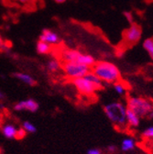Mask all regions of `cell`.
<instances>
[{
	"instance_id": "7c38bea8",
	"label": "cell",
	"mask_w": 153,
	"mask_h": 154,
	"mask_svg": "<svg viewBox=\"0 0 153 154\" xmlns=\"http://www.w3.org/2000/svg\"><path fill=\"white\" fill-rule=\"evenodd\" d=\"M36 51L41 55L49 54L51 51V45L47 42L38 41L36 43Z\"/></svg>"
},
{
	"instance_id": "3957f363",
	"label": "cell",
	"mask_w": 153,
	"mask_h": 154,
	"mask_svg": "<svg viewBox=\"0 0 153 154\" xmlns=\"http://www.w3.org/2000/svg\"><path fill=\"white\" fill-rule=\"evenodd\" d=\"M127 108L136 113L139 118H143L148 116L153 108V104L149 100L142 97H130L127 100Z\"/></svg>"
},
{
	"instance_id": "52a82bcc",
	"label": "cell",
	"mask_w": 153,
	"mask_h": 154,
	"mask_svg": "<svg viewBox=\"0 0 153 154\" xmlns=\"http://www.w3.org/2000/svg\"><path fill=\"white\" fill-rule=\"evenodd\" d=\"M40 108V105L36 100L33 98H28L22 101L17 102L14 106V110L15 111H29L31 113H36Z\"/></svg>"
},
{
	"instance_id": "ba28073f",
	"label": "cell",
	"mask_w": 153,
	"mask_h": 154,
	"mask_svg": "<svg viewBox=\"0 0 153 154\" xmlns=\"http://www.w3.org/2000/svg\"><path fill=\"white\" fill-rule=\"evenodd\" d=\"M39 41L47 42L50 45H57L61 42V38L56 32L49 29H43L41 35L39 36Z\"/></svg>"
},
{
	"instance_id": "6da1fadb",
	"label": "cell",
	"mask_w": 153,
	"mask_h": 154,
	"mask_svg": "<svg viewBox=\"0 0 153 154\" xmlns=\"http://www.w3.org/2000/svg\"><path fill=\"white\" fill-rule=\"evenodd\" d=\"M99 78L107 84L117 83L120 78V72L118 68L109 62H99L95 63L93 66V71Z\"/></svg>"
},
{
	"instance_id": "d4e9b609",
	"label": "cell",
	"mask_w": 153,
	"mask_h": 154,
	"mask_svg": "<svg viewBox=\"0 0 153 154\" xmlns=\"http://www.w3.org/2000/svg\"><path fill=\"white\" fill-rule=\"evenodd\" d=\"M11 1L18 3V4H29L32 1V0H11Z\"/></svg>"
},
{
	"instance_id": "484cf974",
	"label": "cell",
	"mask_w": 153,
	"mask_h": 154,
	"mask_svg": "<svg viewBox=\"0 0 153 154\" xmlns=\"http://www.w3.org/2000/svg\"><path fill=\"white\" fill-rule=\"evenodd\" d=\"M107 149H108L109 152H115V151L117 150V147L115 146V145H109L107 147Z\"/></svg>"
},
{
	"instance_id": "83f0119b",
	"label": "cell",
	"mask_w": 153,
	"mask_h": 154,
	"mask_svg": "<svg viewBox=\"0 0 153 154\" xmlns=\"http://www.w3.org/2000/svg\"><path fill=\"white\" fill-rule=\"evenodd\" d=\"M52 1H54L55 3H58V4H63V3L66 2L67 0H52Z\"/></svg>"
},
{
	"instance_id": "5bb4252c",
	"label": "cell",
	"mask_w": 153,
	"mask_h": 154,
	"mask_svg": "<svg viewBox=\"0 0 153 154\" xmlns=\"http://www.w3.org/2000/svg\"><path fill=\"white\" fill-rule=\"evenodd\" d=\"M135 145H136V143L133 139L126 138L125 140H123V141L121 143V149L123 151H129L135 148Z\"/></svg>"
},
{
	"instance_id": "44dd1931",
	"label": "cell",
	"mask_w": 153,
	"mask_h": 154,
	"mask_svg": "<svg viewBox=\"0 0 153 154\" xmlns=\"http://www.w3.org/2000/svg\"><path fill=\"white\" fill-rule=\"evenodd\" d=\"M0 51L9 54V53L11 52V45H9L8 43H7V42H5L4 44H3L1 47H0Z\"/></svg>"
},
{
	"instance_id": "f546056e",
	"label": "cell",
	"mask_w": 153,
	"mask_h": 154,
	"mask_svg": "<svg viewBox=\"0 0 153 154\" xmlns=\"http://www.w3.org/2000/svg\"><path fill=\"white\" fill-rule=\"evenodd\" d=\"M148 118H149V119H153V108L151 109L150 113L148 114Z\"/></svg>"
},
{
	"instance_id": "8fae6325",
	"label": "cell",
	"mask_w": 153,
	"mask_h": 154,
	"mask_svg": "<svg viewBox=\"0 0 153 154\" xmlns=\"http://www.w3.org/2000/svg\"><path fill=\"white\" fill-rule=\"evenodd\" d=\"M127 123L133 128L139 127L140 123V118L136 113H134L129 109H127Z\"/></svg>"
},
{
	"instance_id": "ffe728a7",
	"label": "cell",
	"mask_w": 153,
	"mask_h": 154,
	"mask_svg": "<svg viewBox=\"0 0 153 154\" xmlns=\"http://www.w3.org/2000/svg\"><path fill=\"white\" fill-rule=\"evenodd\" d=\"M27 132L23 128H17V140H22L26 137Z\"/></svg>"
},
{
	"instance_id": "4dcf8cb0",
	"label": "cell",
	"mask_w": 153,
	"mask_h": 154,
	"mask_svg": "<svg viewBox=\"0 0 153 154\" xmlns=\"http://www.w3.org/2000/svg\"><path fill=\"white\" fill-rule=\"evenodd\" d=\"M0 108H1V109L4 108V105H3V104H0Z\"/></svg>"
},
{
	"instance_id": "8992f818",
	"label": "cell",
	"mask_w": 153,
	"mask_h": 154,
	"mask_svg": "<svg viewBox=\"0 0 153 154\" xmlns=\"http://www.w3.org/2000/svg\"><path fill=\"white\" fill-rule=\"evenodd\" d=\"M142 36V30L140 26H139L136 23H133L130 25L128 29H127L124 32V38L126 42L131 44L137 43Z\"/></svg>"
},
{
	"instance_id": "2e32d148",
	"label": "cell",
	"mask_w": 153,
	"mask_h": 154,
	"mask_svg": "<svg viewBox=\"0 0 153 154\" xmlns=\"http://www.w3.org/2000/svg\"><path fill=\"white\" fill-rule=\"evenodd\" d=\"M46 68L49 72H57L60 68H61V64L60 62L57 61V60H50L46 64Z\"/></svg>"
},
{
	"instance_id": "7402d4cb",
	"label": "cell",
	"mask_w": 153,
	"mask_h": 154,
	"mask_svg": "<svg viewBox=\"0 0 153 154\" xmlns=\"http://www.w3.org/2000/svg\"><path fill=\"white\" fill-rule=\"evenodd\" d=\"M123 15H124V17H126V19H127V20L130 24H133V23H134L133 15H132V13H131L130 11H125V12L123 13Z\"/></svg>"
},
{
	"instance_id": "30bf717a",
	"label": "cell",
	"mask_w": 153,
	"mask_h": 154,
	"mask_svg": "<svg viewBox=\"0 0 153 154\" xmlns=\"http://www.w3.org/2000/svg\"><path fill=\"white\" fill-rule=\"evenodd\" d=\"M17 128L12 124H6L2 127V134L3 136L8 140L17 139Z\"/></svg>"
},
{
	"instance_id": "4fadbf2b",
	"label": "cell",
	"mask_w": 153,
	"mask_h": 154,
	"mask_svg": "<svg viewBox=\"0 0 153 154\" xmlns=\"http://www.w3.org/2000/svg\"><path fill=\"white\" fill-rule=\"evenodd\" d=\"M84 77H85V78H86L87 80H89L90 82H92L93 85H96V86L98 87V89L103 88V81L99 78V77H98L96 74H94L92 71L89 72Z\"/></svg>"
},
{
	"instance_id": "ac0fdd59",
	"label": "cell",
	"mask_w": 153,
	"mask_h": 154,
	"mask_svg": "<svg viewBox=\"0 0 153 154\" xmlns=\"http://www.w3.org/2000/svg\"><path fill=\"white\" fill-rule=\"evenodd\" d=\"M114 88H115V91H116L118 94H123L126 92V87L124 86V85H122L121 83H118V82L114 84Z\"/></svg>"
},
{
	"instance_id": "5b68a950",
	"label": "cell",
	"mask_w": 153,
	"mask_h": 154,
	"mask_svg": "<svg viewBox=\"0 0 153 154\" xmlns=\"http://www.w3.org/2000/svg\"><path fill=\"white\" fill-rule=\"evenodd\" d=\"M72 84L75 86V88L78 90V92L85 95H91L94 94L96 90H99L96 85H93L89 80H87L85 77L72 79Z\"/></svg>"
},
{
	"instance_id": "7a4b0ae2",
	"label": "cell",
	"mask_w": 153,
	"mask_h": 154,
	"mask_svg": "<svg viewBox=\"0 0 153 154\" xmlns=\"http://www.w3.org/2000/svg\"><path fill=\"white\" fill-rule=\"evenodd\" d=\"M127 107L118 102H114L105 106V113L109 120L118 128H124L127 123Z\"/></svg>"
},
{
	"instance_id": "e0dca14e",
	"label": "cell",
	"mask_w": 153,
	"mask_h": 154,
	"mask_svg": "<svg viewBox=\"0 0 153 154\" xmlns=\"http://www.w3.org/2000/svg\"><path fill=\"white\" fill-rule=\"evenodd\" d=\"M22 128L26 130L27 133L34 134V133H36V131H37L36 126H35L33 123H31L30 121H24V122L22 123Z\"/></svg>"
},
{
	"instance_id": "d6986e66",
	"label": "cell",
	"mask_w": 153,
	"mask_h": 154,
	"mask_svg": "<svg viewBox=\"0 0 153 154\" xmlns=\"http://www.w3.org/2000/svg\"><path fill=\"white\" fill-rule=\"evenodd\" d=\"M142 136L146 139V140H149V139H153V126L149 127L148 128H146L143 133Z\"/></svg>"
},
{
	"instance_id": "277c9868",
	"label": "cell",
	"mask_w": 153,
	"mask_h": 154,
	"mask_svg": "<svg viewBox=\"0 0 153 154\" xmlns=\"http://www.w3.org/2000/svg\"><path fill=\"white\" fill-rule=\"evenodd\" d=\"M63 70L65 74L72 79L84 77L89 72H91L90 67L77 63H63Z\"/></svg>"
},
{
	"instance_id": "9c48e42d",
	"label": "cell",
	"mask_w": 153,
	"mask_h": 154,
	"mask_svg": "<svg viewBox=\"0 0 153 154\" xmlns=\"http://www.w3.org/2000/svg\"><path fill=\"white\" fill-rule=\"evenodd\" d=\"M13 77H15L16 79H17L18 81L22 82L23 84L29 85V86H34L36 85V80L33 78V77L28 73L25 72H13Z\"/></svg>"
},
{
	"instance_id": "f1b7e54d",
	"label": "cell",
	"mask_w": 153,
	"mask_h": 154,
	"mask_svg": "<svg viewBox=\"0 0 153 154\" xmlns=\"http://www.w3.org/2000/svg\"><path fill=\"white\" fill-rule=\"evenodd\" d=\"M4 42H4V40H3V38H2V36H1V35H0V47H1V46H2V45L4 44Z\"/></svg>"
},
{
	"instance_id": "603a6c76",
	"label": "cell",
	"mask_w": 153,
	"mask_h": 154,
	"mask_svg": "<svg viewBox=\"0 0 153 154\" xmlns=\"http://www.w3.org/2000/svg\"><path fill=\"white\" fill-rule=\"evenodd\" d=\"M86 154H102V152L99 149H90L87 150Z\"/></svg>"
},
{
	"instance_id": "9a60e30c",
	"label": "cell",
	"mask_w": 153,
	"mask_h": 154,
	"mask_svg": "<svg viewBox=\"0 0 153 154\" xmlns=\"http://www.w3.org/2000/svg\"><path fill=\"white\" fill-rule=\"evenodd\" d=\"M143 48L149 55L150 59L153 61V38H146L143 42Z\"/></svg>"
},
{
	"instance_id": "cb8c5ba5",
	"label": "cell",
	"mask_w": 153,
	"mask_h": 154,
	"mask_svg": "<svg viewBox=\"0 0 153 154\" xmlns=\"http://www.w3.org/2000/svg\"><path fill=\"white\" fill-rule=\"evenodd\" d=\"M146 146H147V148H148V149H149L151 150V152H153V139L147 140Z\"/></svg>"
},
{
	"instance_id": "4316f807",
	"label": "cell",
	"mask_w": 153,
	"mask_h": 154,
	"mask_svg": "<svg viewBox=\"0 0 153 154\" xmlns=\"http://www.w3.org/2000/svg\"><path fill=\"white\" fill-rule=\"evenodd\" d=\"M6 98V94L2 92V91H0V101H2Z\"/></svg>"
}]
</instances>
